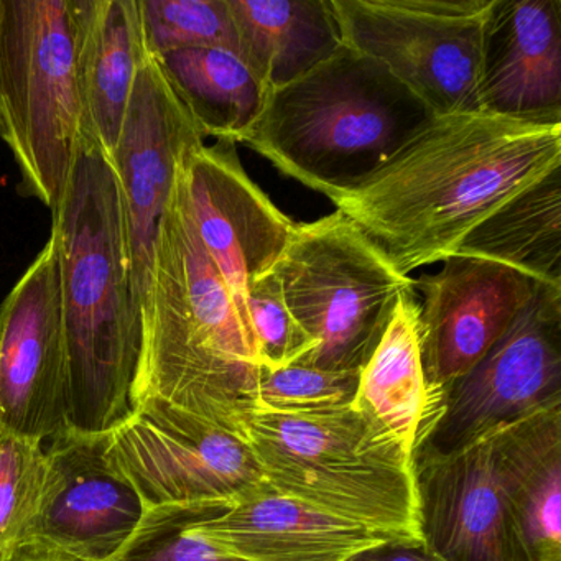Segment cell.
<instances>
[{"mask_svg": "<svg viewBox=\"0 0 561 561\" xmlns=\"http://www.w3.org/2000/svg\"><path fill=\"white\" fill-rule=\"evenodd\" d=\"M561 167V123L484 113L433 117L389 162L331 203L410 277L449 257L505 199Z\"/></svg>", "mask_w": 561, "mask_h": 561, "instance_id": "obj_1", "label": "cell"}, {"mask_svg": "<svg viewBox=\"0 0 561 561\" xmlns=\"http://www.w3.org/2000/svg\"><path fill=\"white\" fill-rule=\"evenodd\" d=\"M188 508L149 511L126 547L111 561H242L190 530Z\"/></svg>", "mask_w": 561, "mask_h": 561, "instance_id": "obj_29", "label": "cell"}, {"mask_svg": "<svg viewBox=\"0 0 561 561\" xmlns=\"http://www.w3.org/2000/svg\"><path fill=\"white\" fill-rule=\"evenodd\" d=\"M423 545L446 561H528L512 525L494 432L415 458Z\"/></svg>", "mask_w": 561, "mask_h": 561, "instance_id": "obj_16", "label": "cell"}, {"mask_svg": "<svg viewBox=\"0 0 561 561\" xmlns=\"http://www.w3.org/2000/svg\"><path fill=\"white\" fill-rule=\"evenodd\" d=\"M67 389L60 259L50 234L0 305V428L54 438L67 430Z\"/></svg>", "mask_w": 561, "mask_h": 561, "instance_id": "obj_11", "label": "cell"}, {"mask_svg": "<svg viewBox=\"0 0 561 561\" xmlns=\"http://www.w3.org/2000/svg\"><path fill=\"white\" fill-rule=\"evenodd\" d=\"M150 57L185 48L219 47L238 54V35L228 0H139Z\"/></svg>", "mask_w": 561, "mask_h": 561, "instance_id": "obj_25", "label": "cell"}, {"mask_svg": "<svg viewBox=\"0 0 561 561\" xmlns=\"http://www.w3.org/2000/svg\"><path fill=\"white\" fill-rule=\"evenodd\" d=\"M190 213L199 241L225 280L248 331V288L272 271L297 222L252 182L236 144L193 147L180 163ZM252 341V337H251Z\"/></svg>", "mask_w": 561, "mask_h": 561, "instance_id": "obj_13", "label": "cell"}, {"mask_svg": "<svg viewBox=\"0 0 561 561\" xmlns=\"http://www.w3.org/2000/svg\"><path fill=\"white\" fill-rule=\"evenodd\" d=\"M0 561H87L42 538H27L0 554Z\"/></svg>", "mask_w": 561, "mask_h": 561, "instance_id": "obj_31", "label": "cell"}, {"mask_svg": "<svg viewBox=\"0 0 561 561\" xmlns=\"http://www.w3.org/2000/svg\"><path fill=\"white\" fill-rule=\"evenodd\" d=\"M106 435L64 430L47 449L44 501L32 537L87 561H111L147 511L134 485L111 466Z\"/></svg>", "mask_w": 561, "mask_h": 561, "instance_id": "obj_15", "label": "cell"}, {"mask_svg": "<svg viewBox=\"0 0 561 561\" xmlns=\"http://www.w3.org/2000/svg\"><path fill=\"white\" fill-rule=\"evenodd\" d=\"M245 308L259 369H285L313 353L314 343L291 317L274 271L252 278Z\"/></svg>", "mask_w": 561, "mask_h": 561, "instance_id": "obj_27", "label": "cell"}, {"mask_svg": "<svg viewBox=\"0 0 561 561\" xmlns=\"http://www.w3.org/2000/svg\"><path fill=\"white\" fill-rule=\"evenodd\" d=\"M538 285L517 268L466 255H449L436 274L413 280L423 298V373L442 402L446 390L482 359L527 307Z\"/></svg>", "mask_w": 561, "mask_h": 561, "instance_id": "obj_14", "label": "cell"}, {"mask_svg": "<svg viewBox=\"0 0 561 561\" xmlns=\"http://www.w3.org/2000/svg\"><path fill=\"white\" fill-rule=\"evenodd\" d=\"M271 491L397 543H423L415 459L353 405L252 412L244 428Z\"/></svg>", "mask_w": 561, "mask_h": 561, "instance_id": "obj_5", "label": "cell"}, {"mask_svg": "<svg viewBox=\"0 0 561 561\" xmlns=\"http://www.w3.org/2000/svg\"><path fill=\"white\" fill-rule=\"evenodd\" d=\"M47 476L44 442L0 428V554L32 538Z\"/></svg>", "mask_w": 561, "mask_h": 561, "instance_id": "obj_26", "label": "cell"}, {"mask_svg": "<svg viewBox=\"0 0 561 561\" xmlns=\"http://www.w3.org/2000/svg\"><path fill=\"white\" fill-rule=\"evenodd\" d=\"M554 407H561V287L540 284L491 350L446 390L419 453L446 455Z\"/></svg>", "mask_w": 561, "mask_h": 561, "instance_id": "obj_10", "label": "cell"}, {"mask_svg": "<svg viewBox=\"0 0 561 561\" xmlns=\"http://www.w3.org/2000/svg\"><path fill=\"white\" fill-rule=\"evenodd\" d=\"M512 525L528 561H561V407L494 432Z\"/></svg>", "mask_w": 561, "mask_h": 561, "instance_id": "obj_20", "label": "cell"}, {"mask_svg": "<svg viewBox=\"0 0 561 561\" xmlns=\"http://www.w3.org/2000/svg\"><path fill=\"white\" fill-rule=\"evenodd\" d=\"M77 0H0V139L22 195L54 209L83 142Z\"/></svg>", "mask_w": 561, "mask_h": 561, "instance_id": "obj_6", "label": "cell"}, {"mask_svg": "<svg viewBox=\"0 0 561 561\" xmlns=\"http://www.w3.org/2000/svg\"><path fill=\"white\" fill-rule=\"evenodd\" d=\"M157 61L206 139L244 140L264 107L267 90L236 51L185 48Z\"/></svg>", "mask_w": 561, "mask_h": 561, "instance_id": "obj_24", "label": "cell"}, {"mask_svg": "<svg viewBox=\"0 0 561 561\" xmlns=\"http://www.w3.org/2000/svg\"><path fill=\"white\" fill-rule=\"evenodd\" d=\"M285 304L314 343L300 366L360 370L400 298L416 294L341 211L295 226L274 265Z\"/></svg>", "mask_w": 561, "mask_h": 561, "instance_id": "obj_7", "label": "cell"}, {"mask_svg": "<svg viewBox=\"0 0 561 561\" xmlns=\"http://www.w3.org/2000/svg\"><path fill=\"white\" fill-rule=\"evenodd\" d=\"M347 561H446L423 543H397L387 541L379 547L363 551Z\"/></svg>", "mask_w": 561, "mask_h": 561, "instance_id": "obj_30", "label": "cell"}, {"mask_svg": "<svg viewBox=\"0 0 561 561\" xmlns=\"http://www.w3.org/2000/svg\"><path fill=\"white\" fill-rule=\"evenodd\" d=\"M478 96L489 116L561 123V0H492Z\"/></svg>", "mask_w": 561, "mask_h": 561, "instance_id": "obj_17", "label": "cell"}, {"mask_svg": "<svg viewBox=\"0 0 561 561\" xmlns=\"http://www.w3.org/2000/svg\"><path fill=\"white\" fill-rule=\"evenodd\" d=\"M492 0H330L341 41L379 61L436 117L479 113Z\"/></svg>", "mask_w": 561, "mask_h": 561, "instance_id": "obj_9", "label": "cell"}, {"mask_svg": "<svg viewBox=\"0 0 561 561\" xmlns=\"http://www.w3.org/2000/svg\"><path fill=\"white\" fill-rule=\"evenodd\" d=\"M360 370H323L294 366L259 369L254 412L305 413L350 405Z\"/></svg>", "mask_w": 561, "mask_h": 561, "instance_id": "obj_28", "label": "cell"}, {"mask_svg": "<svg viewBox=\"0 0 561 561\" xmlns=\"http://www.w3.org/2000/svg\"><path fill=\"white\" fill-rule=\"evenodd\" d=\"M451 255L488 259L561 287V167L505 199Z\"/></svg>", "mask_w": 561, "mask_h": 561, "instance_id": "obj_23", "label": "cell"}, {"mask_svg": "<svg viewBox=\"0 0 561 561\" xmlns=\"http://www.w3.org/2000/svg\"><path fill=\"white\" fill-rule=\"evenodd\" d=\"M147 58L139 0H77V70L84 133L110 157Z\"/></svg>", "mask_w": 561, "mask_h": 561, "instance_id": "obj_19", "label": "cell"}, {"mask_svg": "<svg viewBox=\"0 0 561 561\" xmlns=\"http://www.w3.org/2000/svg\"><path fill=\"white\" fill-rule=\"evenodd\" d=\"M257 380L254 346L199 241L179 169L140 307L136 405L156 397L244 438Z\"/></svg>", "mask_w": 561, "mask_h": 561, "instance_id": "obj_3", "label": "cell"}, {"mask_svg": "<svg viewBox=\"0 0 561 561\" xmlns=\"http://www.w3.org/2000/svg\"><path fill=\"white\" fill-rule=\"evenodd\" d=\"M188 528L242 561H347L387 543L359 525L274 491L195 515Z\"/></svg>", "mask_w": 561, "mask_h": 561, "instance_id": "obj_18", "label": "cell"}, {"mask_svg": "<svg viewBox=\"0 0 561 561\" xmlns=\"http://www.w3.org/2000/svg\"><path fill=\"white\" fill-rule=\"evenodd\" d=\"M205 140L159 61L147 58L137 73L123 129L111 156L123 203L127 261L139 313L149 285L157 232L175 188L180 162Z\"/></svg>", "mask_w": 561, "mask_h": 561, "instance_id": "obj_12", "label": "cell"}, {"mask_svg": "<svg viewBox=\"0 0 561 561\" xmlns=\"http://www.w3.org/2000/svg\"><path fill=\"white\" fill-rule=\"evenodd\" d=\"M106 455L147 512L215 514L271 491L242 436L156 397L107 433Z\"/></svg>", "mask_w": 561, "mask_h": 561, "instance_id": "obj_8", "label": "cell"}, {"mask_svg": "<svg viewBox=\"0 0 561 561\" xmlns=\"http://www.w3.org/2000/svg\"><path fill=\"white\" fill-rule=\"evenodd\" d=\"M433 117L379 61L343 44L304 77L267 90L242 142L333 199L389 162Z\"/></svg>", "mask_w": 561, "mask_h": 561, "instance_id": "obj_4", "label": "cell"}, {"mask_svg": "<svg viewBox=\"0 0 561 561\" xmlns=\"http://www.w3.org/2000/svg\"><path fill=\"white\" fill-rule=\"evenodd\" d=\"M238 55L265 90L285 87L343 45L330 0H228Z\"/></svg>", "mask_w": 561, "mask_h": 561, "instance_id": "obj_22", "label": "cell"}, {"mask_svg": "<svg viewBox=\"0 0 561 561\" xmlns=\"http://www.w3.org/2000/svg\"><path fill=\"white\" fill-rule=\"evenodd\" d=\"M51 216L67 336V428L106 435L136 409L140 313L116 172L91 134Z\"/></svg>", "mask_w": 561, "mask_h": 561, "instance_id": "obj_2", "label": "cell"}, {"mask_svg": "<svg viewBox=\"0 0 561 561\" xmlns=\"http://www.w3.org/2000/svg\"><path fill=\"white\" fill-rule=\"evenodd\" d=\"M419 314L416 294L400 298L382 340L360 369L351 402L413 459L443 403L423 373Z\"/></svg>", "mask_w": 561, "mask_h": 561, "instance_id": "obj_21", "label": "cell"}]
</instances>
